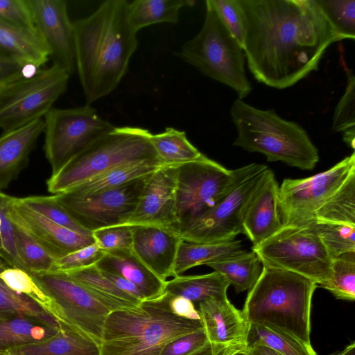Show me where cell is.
Here are the masks:
<instances>
[{
  "label": "cell",
  "instance_id": "9c48e42d",
  "mask_svg": "<svg viewBox=\"0 0 355 355\" xmlns=\"http://www.w3.org/2000/svg\"><path fill=\"white\" fill-rule=\"evenodd\" d=\"M50 300L48 312L59 322L87 335L99 345L107 315L114 311L103 298L65 272L32 274Z\"/></svg>",
  "mask_w": 355,
  "mask_h": 355
},
{
  "label": "cell",
  "instance_id": "ab89813d",
  "mask_svg": "<svg viewBox=\"0 0 355 355\" xmlns=\"http://www.w3.org/2000/svg\"><path fill=\"white\" fill-rule=\"evenodd\" d=\"M322 288L337 299L354 300L355 252H346L332 259L331 278Z\"/></svg>",
  "mask_w": 355,
  "mask_h": 355
},
{
  "label": "cell",
  "instance_id": "d4e9b609",
  "mask_svg": "<svg viewBox=\"0 0 355 355\" xmlns=\"http://www.w3.org/2000/svg\"><path fill=\"white\" fill-rule=\"evenodd\" d=\"M0 51L38 69L50 59L49 49L37 29L0 20Z\"/></svg>",
  "mask_w": 355,
  "mask_h": 355
},
{
  "label": "cell",
  "instance_id": "ee69618b",
  "mask_svg": "<svg viewBox=\"0 0 355 355\" xmlns=\"http://www.w3.org/2000/svg\"><path fill=\"white\" fill-rule=\"evenodd\" d=\"M40 70L0 51V97Z\"/></svg>",
  "mask_w": 355,
  "mask_h": 355
},
{
  "label": "cell",
  "instance_id": "5bb4252c",
  "mask_svg": "<svg viewBox=\"0 0 355 355\" xmlns=\"http://www.w3.org/2000/svg\"><path fill=\"white\" fill-rule=\"evenodd\" d=\"M70 75L52 64L0 97V129L9 132L42 119L67 87Z\"/></svg>",
  "mask_w": 355,
  "mask_h": 355
},
{
  "label": "cell",
  "instance_id": "f5cc1de1",
  "mask_svg": "<svg viewBox=\"0 0 355 355\" xmlns=\"http://www.w3.org/2000/svg\"><path fill=\"white\" fill-rule=\"evenodd\" d=\"M102 272L118 289L122 292L140 302L144 300V298L138 288L130 281L119 275L104 272Z\"/></svg>",
  "mask_w": 355,
  "mask_h": 355
},
{
  "label": "cell",
  "instance_id": "f907efd6",
  "mask_svg": "<svg viewBox=\"0 0 355 355\" xmlns=\"http://www.w3.org/2000/svg\"><path fill=\"white\" fill-rule=\"evenodd\" d=\"M208 343L202 327L168 342L162 349L160 355H190Z\"/></svg>",
  "mask_w": 355,
  "mask_h": 355
},
{
  "label": "cell",
  "instance_id": "44dd1931",
  "mask_svg": "<svg viewBox=\"0 0 355 355\" xmlns=\"http://www.w3.org/2000/svg\"><path fill=\"white\" fill-rule=\"evenodd\" d=\"M279 187L273 171L268 168L246 205L243 230L252 246L261 243L283 226L279 212Z\"/></svg>",
  "mask_w": 355,
  "mask_h": 355
},
{
  "label": "cell",
  "instance_id": "30bf717a",
  "mask_svg": "<svg viewBox=\"0 0 355 355\" xmlns=\"http://www.w3.org/2000/svg\"><path fill=\"white\" fill-rule=\"evenodd\" d=\"M263 265L291 271L322 287L331 278L332 258L307 226H282L261 243L252 246Z\"/></svg>",
  "mask_w": 355,
  "mask_h": 355
},
{
  "label": "cell",
  "instance_id": "7dc6e473",
  "mask_svg": "<svg viewBox=\"0 0 355 355\" xmlns=\"http://www.w3.org/2000/svg\"><path fill=\"white\" fill-rule=\"evenodd\" d=\"M94 243L104 252L131 249L132 226L116 225L92 232Z\"/></svg>",
  "mask_w": 355,
  "mask_h": 355
},
{
  "label": "cell",
  "instance_id": "e0dca14e",
  "mask_svg": "<svg viewBox=\"0 0 355 355\" xmlns=\"http://www.w3.org/2000/svg\"><path fill=\"white\" fill-rule=\"evenodd\" d=\"M35 26L47 45L53 64L70 76L76 69L73 22L63 0H27Z\"/></svg>",
  "mask_w": 355,
  "mask_h": 355
},
{
  "label": "cell",
  "instance_id": "7402d4cb",
  "mask_svg": "<svg viewBox=\"0 0 355 355\" xmlns=\"http://www.w3.org/2000/svg\"><path fill=\"white\" fill-rule=\"evenodd\" d=\"M44 128L42 118L0 135V191L7 188L27 166Z\"/></svg>",
  "mask_w": 355,
  "mask_h": 355
},
{
  "label": "cell",
  "instance_id": "f546056e",
  "mask_svg": "<svg viewBox=\"0 0 355 355\" xmlns=\"http://www.w3.org/2000/svg\"><path fill=\"white\" fill-rule=\"evenodd\" d=\"M194 3L188 0H135L128 3V20L136 33L155 24H174L178 21L180 9Z\"/></svg>",
  "mask_w": 355,
  "mask_h": 355
},
{
  "label": "cell",
  "instance_id": "94428289",
  "mask_svg": "<svg viewBox=\"0 0 355 355\" xmlns=\"http://www.w3.org/2000/svg\"></svg>",
  "mask_w": 355,
  "mask_h": 355
},
{
  "label": "cell",
  "instance_id": "4316f807",
  "mask_svg": "<svg viewBox=\"0 0 355 355\" xmlns=\"http://www.w3.org/2000/svg\"><path fill=\"white\" fill-rule=\"evenodd\" d=\"M230 284L216 271L205 275H178L166 281L164 292L183 297L194 303L207 298L227 297Z\"/></svg>",
  "mask_w": 355,
  "mask_h": 355
},
{
  "label": "cell",
  "instance_id": "603a6c76",
  "mask_svg": "<svg viewBox=\"0 0 355 355\" xmlns=\"http://www.w3.org/2000/svg\"><path fill=\"white\" fill-rule=\"evenodd\" d=\"M95 265L102 272L119 275L134 284L144 300L155 299L164 293L166 281L155 275L132 249L105 252Z\"/></svg>",
  "mask_w": 355,
  "mask_h": 355
},
{
  "label": "cell",
  "instance_id": "6da1fadb",
  "mask_svg": "<svg viewBox=\"0 0 355 355\" xmlns=\"http://www.w3.org/2000/svg\"><path fill=\"white\" fill-rule=\"evenodd\" d=\"M245 22L243 45L254 78L285 89L312 71L339 41L315 0H239Z\"/></svg>",
  "mask_w": 355,
  "mask_h": 355
},
{
  "label": "cell",
  "instance_id": "9f6ffc18",
  "mask_svg": "<svg viewBox=\"0 0 355 355\" xmlns=\"http://www.w3.org/2000/svg\"><path fill=\"white\" fill-rule=\"evenodd\" d=\"M190 355H211V348L209 344L208 343L204 347L198 350L197 352L190 354ZM236 355H248L247 352L239 353Z\"/></svg>",
  "mask_w": 355,
  "mask_h": 355
},
{
  "label": "cell",
  "instance_id": "4dcf8cb0",
  "mask_svg": "<svg viewBox=\"0 0 355 355\" xmlns=\"http://www.w3.org/2000/svg\"><path fill=\"white\" fill-rule=\"evenodd\" d=\"M214 271L223 276L236 293L249 291L259 277L262 266L258 255L254 251L245 252L208 263Z\"/></svg>",
  "mask_w": 355,
  "mask_h": 355
},
{
  "label": "cell",
  "instance_id": "7a4b0ae2",
  "mask_svg": "<svg viewBox=\"0 0 355 355\" xmlns=\"http://www.w3.org/2000/svg\"><path fill=\"white\" fill-rule=\"evenodd\" d=\"M128 3L105 1L89 16L73 21L76 66L88 105L118 87L137 48Z\"/></svg>",
  "mask_w": 355,
  "mask_h": 355
},
{
  "label": "cell",
  "instance_id": "b9f144b4",
  "mask_svg": "<svg viewBox=\"0 0 355 355\" xmlns=\"http://www.w3.org/2000/svg\"><path fill=\"white\" fill-rule=\"evenodd\" d=\"M15 197L0 191V259L8 266L24 270L15 246V226L10 216Z\"/></svg>",
  "mask_w": 355,
  "mask_h": 355
},
{
  "label": "cell",
  "instance_id": "f35d334b",
  "mask_svg": "<svg viewBox=\"0 0 355 355\" xmlns=\"http://www.w3.org/2000/svg\"><path fill=\"white\" fill-rule=\"evenodd\" d=\"M17 200L22 205L60 225L80 234L92 235V232L83 227L57 200L54 195L32 196L17 198Z\"/></svg>",
  "mask_w": 355,
  "mask_h": 355
},
{
  "label": "cell",
  "instance_id": "d6a6232c",
  "mask_svg": "<svg viewBox=\"0 0 355 355\" xmlns=\"http://www.w3.org/2000/svg\"><path fill=\"white\" fill-rule=\"evenodd\" d=\"M65 273L105 300L114 311L136 307L141 302L118 289L96 265Z\"/></svg>",
  "mask_w": 355,
  "mask_h": 355
},
{
  "label": "cell",
  "instance_id": "11a10c76",
  "mask_svg": "<svg viewBox=\"0 0 355 355\" xmlns=\"http://www.w3.org/2000/svg\"><path fill=\"white\" fill-rule=\"evenodd\" d=\"M344 142L353 150L355 148V128L343 132Z\"/></svg>",
  "mask_w": 355,
  "mask_h": 355
},
{
  "label": "cell",
  "instance_id": "ac0fdd59",
  "mask_svg": "<svg viewBox=\"0 0 355 355\" xmlns=\"http://www.w3.org/2000/svg\"><path fill=\"white\" fill-rule=\"evenodd\" d=\"M177 166L162 165L147 177L134 211L123 225H153L175 230Z\"/></svg>",
  "mask_w": 355,
  "mask_h": 355
},
{
  "label": "cell",
  "instance_id": "e575fe53",
  "mask_svg": "<svg viewBox=\"0 0 355 355\" xmlns=\"http://www.w3.org/2000/svg\"><path fill=\"white\" fill-rule=\"evenodd\" d=\"M15 226L16 250L24 270L31 275L56 271L58 258L21 227Z\"/></svg>",
  "mask_w": 355,
  "mask_h": 355
},
{
  "label": "cell",
  "instance_id": "bcb514c9",
  "mask_svg": "<svg viewBox=\"0 0 355 355\" xmlns=\"http://www.w3.org/2000/svg\"><path fill=\"white\" fill-rule=\"evenodd\" d=\"M353 128H355V77L352 72H348L345 92L335 108L332 129L343 132Z\"/></svg>",
  "mask_w": 355,
  "mask_h": 355
},
{
  "label": "cell",
  "instance_id": "83f0119b",
  "mask_svg": "<svg viewBox=\"0 0 355 355\" xmlns=\"http://www.w3.org/2000/svg\"><path fill=\"white\" fill-rule=\"evenodd\" d=\"M162 165L158 161H142L119 166L87 180L65 193L87 196L119 187L153 173Z\"/></svg>",
  "mask_w": 355,
  "mask_h": 355
},
{
  "label": "cell",
  "instance_id": "3957f363",
  "mask_svg": "<svg viewBox=\"0 0 355 355\" xmlns=\"http://www.w3.org/2000/svg\"><path fill=\"white\" fill-rule=\"evenodd\" d=\"M169 298L164 292L136 307L110 313L103 329L101 355H160L168 342L202 328L200 320L174 314Z\"/></svg>",
  "mask_w": 355,
  "mask_h": 355
},
{
  "label": "cell",
  "instance_id": "74e56055",
  "mask_svg": "<svg viewBox=\"0 0 355 355\" xmlns=\"http://www.w3.org/2000/svg\"><path fill=\"white\" fill-rule=\"evenodd\" d=\"M304 226L316 234L332 259L355 252V225L314 220Z\"/></svg>",
  "mask_w": 355,
  "mask_h": 355
},
{
  "label": "cell",
  "instance_id": "681fc988",
  "mask_svg": "<svg viewBox=\"0 0 355 355\" xmlns=\"http://www.w3.org/2000/svg\"><path fill=\"white\" fill-rule=\"evenodd\" d=\"M0 20L17 26L36 29L27 0H0Z\"/></svg>",
  "mask_w": 355,
  "mask_h": 355
},
{
  "label": "cell",
  "instance_id": "2e32d148",
  "mask_svg": "<svg viewBox=\"0 0 355 355\" xmlns=\"http://www.w3.org/2000/svg\"><path fill=\"white\" fill-rule=\"evenodd\" d=\"M198 311L211 355L247 352L250 324L227 297L207 298L198 303Z\"/></svg>",
  "mask_w": 355,
  "mask_h": 355
},
{
  "label": "cell",
  "instance_id": "52a82bcc",
  "mask_svg": "<svg viewBox=\"0 0 355 355\" xmlns=\"http://www.w3.org/2000/svg\"><path fill=\"white\" fill-rule=\"evenodd\" d=\"M177 55L203 75L234 89L239 99L251 92L245 72L243 49L209 6H206L200 32L186 42Z\"/></svg>",
  "mask_w": 355,
  "mask_h": 355
},
{
  "label": "cell",
  "instance_id": "277c9868",
  "mask_svg": "<svg viewBox=\"0 0 355 355\" xmlns=\"http://www.w3.org/2000/svg\"><path fill=\"white\" fill-rule=\"evenodd\" d=\"M318 285L286 270L262 264L242 312L250 324L270 325L311 345V309Z\"/></svg>",
  "mask_w": 355,
  "mask_h": 355
},
{
  "label": "cell",
  "instance_id": "8fae6325",
  "mask_svg": "<svg viewBox=\"0 0 355 355\" xmlns=\"http://www.w3.org/2000/svg\"><path fill=\"white\" fill-rule=\"evenodd\" d=\"M45 155L57 173L69 160L116 126L101 118L90 105L51 108L43 118Z\"/></svg>",
  "mask_w": 355,
  "mask_h": 355
},
{
  "label": "cell",
  "instance_id": "cb8c5ba5",
  "mask_svg": "<svg viewBox=\"0 0 355 355\" xmlns=\"http://www.w3.org/2000/svg\"><path fill=\"white\" fill-rule=\"evenodd\" d=\"M8 355H101L100 345L80 331L59 322L57 332L36 343L8 350Z\"/></svg>",
  "mask_w": 355,
  "mask_h": 355
},
{
  "label": "cell",
  "instance_id": "4fadbf2b",
  "mask_svg": "<svg viewBox=\"0 0 355 355\" xmlns=\"http://www.w3.org/2000/svg\"><path fill=\"white\" fill-rule=\"evenodd\" d=\"M268 168L265 164H248L230 191L208 213L182 232L181 239L197 243H218L233 241L237 235L243 234L245 209Z\"/></svg>",
  "mask_w": 355,
  "mask_h": 355
},
{
  "label": "cell",
  "instance_id": "db71d44e",
  "mask_svg": "<svg viewBox=\"0 0 355 355\" xmlns=\"http://www.w3.org/2000/svg\"><path fill=\"white\" fill-rule=\"evenodd\" d=\"M247 353L248 355H281L273 349L261 345H249Z\"/></svg>",
  "mask_w": 355,
  "mask_h": 355
},
{
  "label": "cell",
  "instance_id": "9a60e30c",
  "mask_svg": "<svg viewBox=\"0 0 355 355\" xmlns=\"http://www.w3.org/2000/svg\"><path fill=\"white\" fill-rule=\"evenodd\" d=\"M148 175L91 195L63 193L54 196L83 227L92 232L124 224L134 211Z\"/></svg>",
  "mask_w": 355,
  "mask_h": 355
},
{
  "label": "cell",
  "instance_id": "8992f818",
  "mask_svg": "<svg viewBox=\"0 0 355 355\" xmlns=\"http://www.w3.org/2000/svg\"><path fill=\"white\" fill-rule=\"evenodd\" d=\"M151 132L139 127H115L90 144L46 181L53 195L65 193L87 180L123 164L159 161Z\"/></svg>",
  "mask_w": 355,
  "mask_h": 355
},
{
  "label": "cell",
  "instance_id": "f1b7e54d",
  "mask_svg": "<svg viewBox=\"0 0 355 355\" xmlns=\"http://www.w3.org/2000/svg\"><path fill=\"white\" fill-rule=\"evenodd\" d=\"M58 329L27 318L0 315V352L44 340Z\"/></svg>",
  "mask_w": 355,
  "mask_h": 355
},
{
  "label": "cell",
  "instance_id": "d590c367",
  "mask_svg": "<svg viewBox=\"0 0 355 355\" xmlns=\"http://www.w3.org/2000/svg\"><path fill=\"white\" fill-rule=\"evenodd\" d=\"M0 315L30 318L58 329L59 322L31 298L19 294L0 280Z\"/></svg>",
  "mask_w": 355,
  "mask_h": 355
},
{
  "label": "cell",
  "instance_id": "1f68e13d",
  "mask_svg": "<svg viewBox=\"0 0 355 355\" xmlns=\"http://www.w3.org/2000/svg\"><path fill=\"white\" fill-rule=\"evenodd\" d=\"M150 141L162 165H179L198 159L202 153L187 139L185 132L168 127L152 134Z\"/></svg>",
  "mask_w": 355,
  "mask_h": 355
},
{
  "label": "cell",
  "instance_id": "7bdbcfd3",
  "mask_svg": "<svg viewBox=\"0 0 355 355\" xmlns=\"http://www.w3.org/2000/svg\"><path fill=\"white\" fill-rule=\"evenodd\" d=\"M0 280L13 291L31 298L48 312L49 298L27 271L8 267L0 272Z\"/></svg>",
  "mask_w": 355,
  "mask_h": 355
},
{
  "label": "cell",
  "instance_id": "7c38bea8",
  "mask_svg": "<svg viewBox=\"0 0 355 355\" xmlns=\"http://www.w3.org/2000/svg\"><path fill=\"white\" fill-rule=\"evenodd\" d=\"M355 173V153L313 176L286 178L279 187V212L284 226H304Z\"/></svg>",
  "mask_w": 355,
  "mask_h": 355
},
{
  "label": "cell",
  "instance_id": "484cf974",
  "mask_svg": "<svg viewBox=\"0 0 355 355\" xmlns=\"http://www.w3.org/2000/svg\"><path fill=\"white\" fill-rule=\"evenodd\" d=\"M242 247L239 240L218 243H197L182 241L179 245L174 265V277L182 275L193 267L207 265L241 254L246 251Z\"/></svg>",
  "mask_w": 355,
  "mask_h": 355
},
{
  "label": "cell",
  "instance_id": "680465c9",
  "mask_svg": "<svg viewBox=\"0 0 355 355\" xmlns=\"http://www.w3.org/2000/svg\"><path fill=\"white\" fill-rule=\"evenodd\" d=\"M6 268H8V266L0 259V272Z\"/></svg>",
  "mask_w": 355,
  "mask_h": 355
},
{
  "label": "cell",
  "instance_id": "91938a15",
  "mask_svg": "<svg viewBox=\"0 0 355 355\" xmlns=\"http://www.w3.org/2000/svg\"><path fill=\"white\" fill-rule=\"evenodd\" d=\"M0 355H8L6 353L0 352Z\"/></svg>",
  "mask_w": 355,
  "mask_h": 355
},
{
  "label": "cell",
  "instance_id": "d6986e66",
  "mask_svg": "<svg viewBox=\"0 0 355 355\" xmlns=\"http://www.w3.org/2000/svg\"><path fill=\"white\" fill-rule=\"evenodd\" d=\"M183 240L173 229L153 225L132 226V250L163 281L174 277L179 245Z\"/></svg>",
  "mask_w": 355,
  "mask_h": 355
},
{
  "label": "cell",
  "instance_id": "6f0895ef",
  "mask_svg": "<svg viewBox=\"0 0 355 355\" xmlns=\"http://www.w3.org/2000/svg\"><path fill=\"white\" fill-rule=\"evenodd\" d=\"M333 355H355V343L354 342L347 346L343 351Z\"/></svg>",
  "mask_w": 355,
  "mask_h": 355
},
{
  "label": "cell",
  "instance_id": "ba28073f",
  "mask_svg": "<svg viewBox=\"0 0 355 355\" xmlns=\"http://www.w3.org/2000/svg\"><path fill=\"white\" fill-rule=\"evenodd\" d=\"M177 166L174 230L180 234L208 213L247 168L230 170L203 154Z\"/></svg>",
  "mask_w": 355,
  "mask_h": 355
},
{
  "label": "cell",
  "instance_id": "60d3db41",
  "mask_svg": "<svg viewBox=\"0 0 355 355\" xmlns=\"http://www.w3.org/2000/svg\"><path fill=\"white\" fill-rule=\"evenodd\" d=\"M339 41L355 39V0H315Z\"/></svg>",
  "mask_w": 355,
  "mask_h": 355
},
{
  "label": "cell",
  "instance_id": "5b68a950",
  "mask_svg": "<svg viewBox=\"0 0 355 355\" xmlns=\"http://www.w3.org/2000/svg\"><path fill=\"white\" fill-rule=\"evenodd\" d=\"M230 114L237 130L234 146L262 153L268 162L281 161L302 170H313L318 164V150L298 123L281 118L274 110H260L241 99L233 103Z\"/></svg>",
  "mask_w": 355,
  "mask_h": 355
},
{
  "label": "cell",
  "instance_id": "c3c4849f",
  "mask_svg": "<svg viewBox=\"0 0 355 355\" xmlns=\"http://www.w3.org/2000/svg\"><path fill=\"white\" fill-rule=\"evenodd\" d=\"M104 254L94 243L57 259L56 271L66 272L95 265Z\"/></svg>",
  "mask_w": 355,
  "mask_h": 355
},
{
  "label": "cell",
  "instance_id": "8d00e7d4",
  "mask_svg": "<svg viewBox=\"0 0 355 355\" xmlns=\"http://www.w3.org/2000/svg\"><path fill=\"white\" fill-rule=\"evenodd\" d=\"M314 220L355 225V173L316 211Z\"/></svg>",
  "mask_w": 355,
  "mask_h": 355
},
{
  "label": "cell",
  "instance_id": "816d5d0a",
  "mask_svg": "<svg viewBox=\"0 0 355 355\" xmlns=\"http://www.w3.org/2000/svg\"><path fill=\"white\" fill-rule=\"evenodd\" d=\"M169 295L168 304L171 311L174 314L188 320H200L198 311L191 301L181 296Z\"/></svg>",
  "mask_w": 355,
  "mask_h": 355
},
{
  "label": "cell",
  "instance_id": "836d02e7",
  "mask_svg": "<svg viewBox=\"0 0 355 355\" xmlns=\"http://www.w3.org/2000/svg\"><path fill=\"white\" fill-rule=\"evenodd\" d=\"M248 346L261 345L281 355H318L311 345L270 325L250 324Z\"/></svg>",
  "mask_w": 355,
  "mask_h": 355
},
{
  "label": "cell",
  "instance_id": "f6af8a7d",
  "mask_svg": "<svg viewBox=\"0 0 355 355\" xmlns=\"http://www.w3.org/2000/svg\"><path fill=\"white\" fill-rule=\"evenodd\" d=\"M225 27L243 48L245 35V22L239 0H207Z\"/></svg>",
  "mask_w": 355,
  "mask_h": 355
},
{
  "label": "cell",
  "instance_id": "ffe728a7",
  "mask_svg": "<svg viewBox=\"0 0 355 355\" xmlns=\"http://www.w3.org/2000/svg\"><path fill=\"white\" fill-rule=\"evenodd\" d=\"M10 216L58 259L94 243L92 235L80 234L49 220L22 205L17 198Z\"/></svg>",
  "mask_w": 355,
  "mask_h": 355
}]
</instances>
